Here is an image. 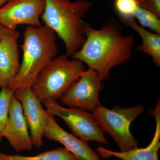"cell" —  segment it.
<instances>
[{"label":"cell","mask_w":160,"mask_h":160,"mask_svg":"<svg viewBox=\"0 0 160 160\" xmlns=\"http://www.w3.org/2000/svg\"><path fill=\"white\" fill-rule=\"evenodd\" d=\"M83 33L84 42L71 58L86 64L102 81L109 78L112 68L131 58L134 37L123 34L122 27L114 19L108 20L100 29L84 22Z\"/></svg>","instance_id":"6da1fadb"},{"label":"cell","mask_w":160,"mask_h":160,"mask_svg":"<svg viewBox=\"0 0 160 160\" xmlns=\"http://www.w3.org/2000/svg\"><path fill=\"white\" fill-rule=\"evenodd\" d=\"M56 39L54 31L45 24L26 26L21 46L22 61L9 87L13 92L19 88H31L41 70L57 55Z\"/></svg>","instance_id":"7a4b0ae2"},{"label":"cell","mask_w":160,"mask_h":160,"mask_svg":"<svg viewBox=\"0 0 160 160\" xmlns=\"http://www.w3.org/2000/svg\"><path fill=\"white\" fill-rule=\"evenodd\" d=\"M41 18L62 41L66 55L72 57L80 49L85 38L83 18L92 6L87 0H45Z\"/></svg>","instance_id":"3957f363"},{"label":"cell","mask_w":160,"mask_h":160,"mask_svg":"<svg viewBox=\"0 0 160 160\" xmlns=\"http://www.w3.org/2000/svg\"><path fill=\"white\" fill-rule=\"evenodd\" d=\"M84 63L65 54L56 56L39 72L31 89L41 101H57L86 71Z\"/></svg>","instance_id":"277c9868"},{"label":"cell","mask_w":160,"mask_h":160,"mask_svg":"<svg viewBox=\"0 0 160 160\" xmlns=\"http://www.w3.org/2000/svg\"><path fill=\"white\" fill-rule=\"evenodd\" d=\"M144 110L143 105L132 107L114 106L107 109L99 105L92 112L99 126L104 132L113 139L120 152L138 148V142L130 131L131 123Z\"/></svg>","instance_id":"5b68a950"},{"label":"cell","mask_w":160,"mask_h":160,"mask_svg":"<svg viewBox=\"0 0 160 160\" xmlns=\"http://www.w3.org/2000/svg\"><path fill=\"white\" fill-rule=\"evenodd\" d=\"M46 110L52 115L62 118L72 134L85 142L90 141L108 144V141L92 113L78 108H64L57 102L47 100L42 102Z\"/></svg>","instance_id":"8992f818"},{"label":"cell","mask_w":160,"mask_h":160,"mask_svg":"<svg viewBox=\"0 0 160 160\" xmlns=\"http://www.w3.org/2000/svg\"><path fill=\"white\" fill-rule=\"evenodd\" d=\"M103 86L98 73L89 68L60 98V102L71 108L92 112L101 104L99 97Z\"/></svg>","instance_id":"52a82bcc"},{"label":"cell","mask_w":160,"mask_h":160,"mask_svg":"<svg viewBox=\"0 0 160 160\" xmlns=\"http://www.w3.org/2000/svg\"><path fill=\"white\" fill-rule=\"evenodd\" d=\"M45 4V0H9L0 7V25L11 30L21 25L40 26Z\"/></svg>","instance_id":"ba28073f"},{"label":"cell","mask_w":160,"mask_h":160,"mask_svg":"<svg viewBox=\"0 0 160 160\" xmlns=\"http://www.w3.org/2000/svg\"><path fill=\"white\" fill-rule=\"evenodd\" d=\"M14 96L22 105L33 146L41 148L43 144V132L46 124V109H43L42 102L33 93L31 88L18 89L15 91Z\"/></svg>","instance_id":"9c48e42d"},{"label":"cell","mask_w":160,"mask_h":160,"mask_svg":"<svg viewBox=\"0 0 160 160\" xmlns=\"http://www.w3.org/2000/svg\"><path fill=\"white\" fill-rule=\"evenodd\" d=\"M28 128L21 103L13 94L9 105L3 137L8 140L11 147L17 152L30 151L33 147Z\"/></svg>","instance_id":"30bf717a"},{"label":"cell","mask_w":160,"mask_h":160,"mask_svg":"<svg viewBox=\"0 0 160 160\" xmlns=\"http://www.w3.org/2000/svg\"><path fill=\"white\" fill-rule=\"evenodd\" d=\"M43 137L60 143L79 160H102L87 142L64 130L56 122L54 116L47 112Z\"/></svg>","instance_id":"8fae6325"},{"label":"cell","mask_w":160,"mask_h":160,"mask_svg":"<svg viewBox=\"0 0 160 160\" xmlns=\"http://www.w3.org/2000/svg\"><path fill=\"white\" fill-rule=\"evenodd\" d=\"M19 32L10 30L0 38V89L9 88L19 71Z\"/></svg>","instance_id":"7c38bea8"},{"label":"cell","mask_w":160,"mask_h":160,"mask_svg":"<svg viewBox=\"0 0 160 160\" xmlns=\"http://www.w3.org/2000/svg\"><path fill=\"white\" fill-rule=\"evenodd\" d=\"M156 121V129L153 138L148 146L144 148H135L126 152H117L107 149L103 147L96 149L99 155L104 159L118 158L122 160H159L158 152L160 148V102L157 104L152 111Z\"/></svg>","instance_id":"4fadbf2b"},{"label":"cell","mask_w":160,"mask_h":160,"mask_svg":"<svg viewBox=\"0 0 160 160\" xmlns=\"http://www.w3.org/2000/svg\"><path fill=\"white\" fill-rule=\"evenodd\" d=\"M120 19L125 25L136 31L142 38V44L137 47L138 51L148 55L154 65L160 67V33L148 31L138 24L133 18Z\"/></svg>","instance_id":"5bb4252c"},{"label":"cell","mask_w":160,"mask_h":160,"mask_svg":"<svg viewBox=\"0 0 160 160\" xmlns=\"http://www.w3.org/2000/svg\"><path fill=\"white\" fill-rule=\"evenodd\" d=\"M0 160H79L64 147L43 152L32 156L9 155L0 152Z\"/></svg>","instance_id":"9a60e30c"},{"label":"cell","mask_w":160,"mask_h":160,"mask_svg":"<svg viewBox=\"0 0 160 160\" xmlns=\"http://www.w3.org/2000/svg\"><path fill=\"white\" fill-rule=\"evenodd\" d=\"M139 23V25L145 28H149L154 32L160 33V18L152 12L139 6L134 16Z\"/></svg>","instance_id":"2e32d148"},{"label":"cell","mask_w":160,"mask_h":160,"mask_svg":"<svg viewBox=\"0 0 160 160\" xmlns=\"http://www.w3.org/2000/svg\"><path fill=\"white\" fill-rule=\"evenodd\" d=\"M14 92L10 88L1 89L0 91V143L3 138L9 115V105Z\"/></svg>","instance_id":"e0dca14e"},{"label":"cell","mask_w":160,"mask_h":160,"mask_svg":"<svg viewBox=\"0 0 160 160\" xmlns=\"http://www.w3.org/2000/svg\"><path fill=\"white\" fill-rule=\"evenodd\" d=\"M139 6L137 0H114V7L120 18H134Z\"/></svg>","instance_id":"ac0fdd59"},{"label":"cell","mask_w":160,"mask_h":160,"mask_svg":"<svg viewBox=\"0 0 160 160\" xmlns=\"http://www.w3.org/2000/svg\"><path fill=\"white\" fill-rule=\"evenodd\" d=\"M139 6L160 18V0H137Z\"/></svg>","instance_id":"d6986e66"},{"label":"cell","mask_w":160,"mask_h":160,"mask_svg":"<svg viewBox=\"0 0 160 160\" xmlns=\"http://www.w3.org/2000/svg\"><path fill=\"white\" fill-rule=\"evenodd\" d=\"M11 30L7 29L2 25H0V38L2 37L3 36L5 35L7 32H9Z\"/></svg>","instance_id":"ffe728a7"},{"label":"cell","mask_w":160,"mask_h":160,"mask_svg":"<svg viewBox=\"0 0 160 160\" xmlns=\"http://www.w3.org/2000/svg\"><path fill=\"white\" fill-rule=\"evenodd\" d=\"M9 0H0V7L3 6L5 3L7 2Z\"/></svg>","instance_id":"44dd1931"},{"label":"cell","mask_w":160,"mask_h":160,"mask_svg":"<svg viewBox=\"0 0 160 160\" xmlns=\"http://www.w3.org/2000/svg\"><path fill=\"white\" fill-rule=\"evenodd\" d=\"M117 160H121V159H117Z\"/></svg>","instance_id":"7402d4cb"}]
</instances>
